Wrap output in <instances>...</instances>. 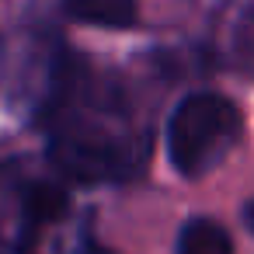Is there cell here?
Masks as SVG:
<instances>
[{"label": "cell", "mask_w": 254, "mask_h": 254, "mask_svg": "<svg viewBox=\"0 0 254 254\" xmlns=\"http://www.w3.org/2000/svg\"><path fill=\"white\" fill-rule=\"evenodd\" d=\"M66 212V191L21 160H0V254H39L46 223Z\"/></svg>", "instance_id": "obj_3"}, {"label": "cell", "mask_w": 254, "mask_h": 254, "mask_svg": "<svg viewBox=\"0 0 254 254\" xmlns=\"http://www.w3.org/2000/svg\"><path fill=\"white\" fill-rule=\"evenodd\" d=\"M244 119L240 108L223 94H191L185 98L167 122V153L185 178H202L219 167L230 150L240 143Z\"/></svg>", "instance_id": "obj_2"}, {"label": "cell", "mask_w": 254, "mask_h": 254, "mask_svg": "<svg viewBox=\"0 0 254 254\" xmlns=\"http://www.w3.org/2000/svg\"><path fill=\"white\" fill-rule=\"evenodd\" d=\"M63 7L87 25L101 28H129L136 25V0H63Z\"/></svg>", "instance_id": "obj_4"}, {"label": "cell", "mask_w": 254, "mask_h": 254, "mask_svg": "<svg viewBox=\"0 0 254 254\" xmlns=\"http://www.w3.org/2000/svg\"><path fill=\"white\" fill-rule=\"evenodd\" d=\"M178 254H233V240L223 223L198 216V219L185 223V230L178 237Z\"/></svg>", "instance_id": "obj_5"}, {"label": "cell", "mask_w": 254, "mask_h": 254, "mask_svg": "<svg viewBox=\"0 0 254 254\" xmlns=\"http://www.w3.org/2000/svg\"><path fill=\"white\" fill-rule=\"evenodd\" d=\"M244 219H247V226L254 230V202H247V205H244Z\"/></svg>", "instance_id": "obj_8"}, {"label": "cell", "mask_w": 254, "mask_h": 254, "mask_svg": "<svg viewBox=\"0 0 254 254\" xmlns=\"http://www.w3.org/2000/svg\"><path fill=\"white\" fill-rule=\"evenodd\" d=\"M230 53H233V63H237L240 70H251V73H254V14H247V18L237 25Z\"/></svg>", "instance_id": "obj_6"}, {"label": "cell", "mask_w": 254, "mask_h": 254, "mask_svg": "<svg viewBox=\"0 0 254 254\" xmlns=\"http://www.w3.org/2000/svg\"><path fill=\"white\" fill-rule=\"evenodd\" d=\"M77 254H112V251H105V247L94 244V240H84V244L77 247Z\"/></svg>", "instance_id": "obj_7"}, {"label": "cell", "mask_w": 254, "mask_h": 254, "mask_svg": "<svg viewBox=\"0 0 254 254\" xmlns=\"http://www.w3.org/2000/svg\"><path fill=\"white\" fill-rule=\"evenodd\" d=\"M39 126L53 164L84 185L132 181L150 160V122L129 84L66 49L53 60Z\"/></svg>", "instance_id": "obj_1"}]
</instances>
